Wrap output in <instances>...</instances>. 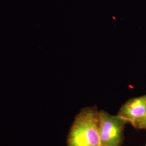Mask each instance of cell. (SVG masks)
I'll list each match as a JSON object with an SVG mask.
<instances>
[{
  "label": "cell",
  "mask_w": 146,
  "mask_h": 146,
  "mask_svg": "<svg viewBox=\"0 0 146 146\" xmlns=\"http://www.w3.org/2000/svg\"><path fill=\"white\" fill-rule=\"evenodd\" d=\"M67 146H101L99 111L86 108L75 118L67 138Z\"/></svg>",
  "instance_id": "1"
},
{
  "label": "cell",
  "mask_w": 146,
  "mask_h": 146,
  "mask_svg": "<svg viewBox=\"0 0 146 146\" xmlns=\"http://www.w3.org/2000/svg\"><path fill=\"white\" fill-rule=\"evenodd\" d=\"M117 115L126 122L134 125L146 115V96L128 101L122 106Z\"/></svg>",
  "instance_id": "3"
},
{
  "label": "cell",
  "mask_w": 146,
  "mask_h": 146,
  "mask_svg": "<svg viewBox=\"0 0 146 146\" xmlns=\"http://www.w3.org/2000/svg\"><path fill=\"white\" fill-rule=\"evenodd\" d=\"M127 122L118 115L99 111V133L101 146H120Z\"/></svg>",
  "instance_id": "2"
},
{
  "label": "cell",
  "mask_w": 146,
  "mask_h": 146,
  "mask_svg": "<svg viewBox=\"0 0 146 146\" xmlns=\"http://www.w3.org/2000/svg\"><path fill=\"white\" fill-rule=\"evenodd\" d=\"M136 128H146V115L142 119L134 125Z\"/></svg>",
  "instance_id": "4"
},
{
  "label": "cell",
  "mask_w": 146,
  "mask_h": 146,
  "mask_svg": "<svg viewBox=\"0 0 146 146\" xmlns=\"http://www.w3.org/2000/svg\"></svg>",
  "instance_id": "5"
}]
</instances>
